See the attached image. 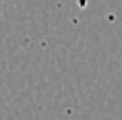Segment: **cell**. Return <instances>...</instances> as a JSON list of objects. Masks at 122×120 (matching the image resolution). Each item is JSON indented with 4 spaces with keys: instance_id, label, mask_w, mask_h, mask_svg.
I'll list each match as a JSON object with an SVG mask.
<instances>
[]
</instances>
